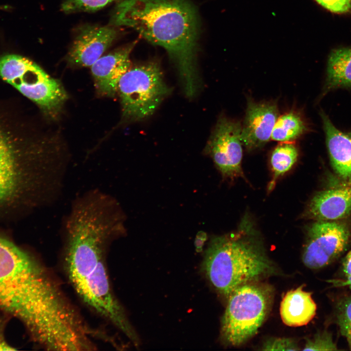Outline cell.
Here are the masks:
<instances>
[{"label": "cell", "mask_w": 351, "mask_h": 351, "mask_svg": "<svg viewBox=\"0 0 351 351\" xmlns=\"http://www.w3.org/2000/svg\"><path fill=\"white\" fill-rule=\"evenodd\" d=\"M206 239V234L204 232H200L197 235L195 240V246L198 252H199L202 250V247Z\"/></svg>", "instance_id": "484cf974"}, {"label": "cell", "mask_w": 351, "mask_h": 351, "mask_svg": "<svg viewBox=\"0 0 351 351\" xmlns=\"http://www.w3.org/2000/svg\"><path fill=\"white\" fill-rule=\"evenodd\" d=\"M278 117L276 102H256L249 98L241 125L242 145L249 151L264 146L271 139L272 131Z\"/></svg>", "instance_id": "8fae6325"}, {"label": "cell", "mask_w": 351, "mask_h": 351, "mask_svg": "<svg viewBox=\"0 0 351 351\" xmlns=\"http://www.w3.org/2000/svg\"><path fill=\"white\" fill-rule=\"evenodd\" d=\"M0 308L25 325L44 348L64 340L78 313L46 270L29 254L0 237Z\"/></svg>", "instance_id": "7a4b0ae2"}, {"label": "cell", "mask_w": 351, "mask_h": 351, "mask_svg": "<svg viewBox=\"0 0 351 351\" xmlns=\"http://www.w3.org/2000/svg\"><path fill=\"white\" fill-rule=\"evenodd\" d=\"M244 222L236 232L213 238L203 262L209 281L226 298L238 287L275 271L250 222Z\"/></svg>", "instance_id": "5b68a950"}, {"label": "cell", "mask_w": 351, "mask_h": 351, "mask_svg": "<svg viewBox=\"0 0 351 351\" xmlns=\"http://www.w3.org/2000/svg\"><path fill=\"white\" fill-rule=\"evenodd\" d=\"M328 10L336 13H344L351 10V0H315Z\"/></svg>", "instance_id": "cb8c5ba5"}, {"label": "cell", "mask_w": 351, "mask_h": 351, "mask_svg": "<svg viewBox=\"0 0 351 351\" xmlns=\"http://www.w3.org/2000/svg\"><path fill=\"white\" fill-rule=\"evenodd\" d=\"M15 144L0 129V208L25 197L35 205L54 203L67 168L63 147L51 138L26 151Z\"/></svg>", "instance_id": "277c9868"}, {"label": "cell", "mask_w": 351, "mask_h": 351, "mask_svg": "<svg viewBox=\"0 0 351 351\" xmlns=\"http://www.w3.org/2000/svg\"><path fill=\"white\" fill-rule=\"evenodd\" d=\"M337 320L341 333L346 337L351 347V297L344 300L339 306Z\"/></svg>", "instance_id": "44dd1931"}, {"label": "cell", "mask_w": 351, "mask_h": 351, "mask_svg": "<svg viewBox=\"0 0 351 351\" xmlns=\"http://www.w3.org/2000/svg\"><path fill=\"white\" fill-rule=\"evenodd\" d=\"M308 211L310 217L316 220H336L349 215L351 213V181L316 194Z\"/></svg>", "instance_id": "5bb4252c"}, {"label": "cell", "mask_w": 351, "mask_h": 351, "mask_svg": "<svg viewBox=\"0 0 351 351\" xmlns=\"http://www.w3.org/2000/svg\"><path fill=\"white\" fill-rule=\"evenodd\" d=\"M113 24L133 28L167 52L185 94L194 97L200 87L196 56L199 22L188 0H124L117 6Z\"/></svg>", "instance_id": "3957f363"}, {"label": "cell", "mask_w": 351, "mask_h": 351, "mask_svg": "<svg viewBox=\"0 0 351 351\" xmlns=\"http://www.w3.org/2000/svg\"><path fill=\"white\" fill-rule=\"evenodd\" d=\"M304 285L288 291L280 303V313L283 323L290 327L307 325L316 313V305L312 293L303 290Z\"/></svg>", "instance_id": "2e32d148"}, {"label": "cell", "mask_w": 351, "mask_h": 351, "mask_svg": "<svg viewBox=\"0 0 351 351\" xmlns=\"http://www.w3.org/2000/svg\"><path fill=\"white\" fill-rule=\"evenodd\" d=\"M307 129L305 122L299 114L288 112L278 117L271 139L281 142H292L304 134Z\"/></svg>", "instance_id": "ac0fdd59"}, {"label": "cell", "mask_w": 351, "mask_h": 351, "mask_svg": "<svg viewBox=\"0 0 351 351\" xmlns=\"http://www.w3.org/2000/svg\"><path fill=\"white\" fill-rule=\"evenodd\" d=\"M337 347L331 334L327 332H320L312 338L308 339L304 351H335Z\"/></svg>", "instance_id": "7402d4cb"}, {"label": "cell", "mask_w": 351, "mask_h": 351, "mask_svg": "<svg viewBox=\"0 0 351 351\" xmlns=\"http://www.w3.org/2000/svg\"><path fill=\"white\" fill-rule=\"evenodd\" d=\"M170 92L156 62L131 67L117 87L123 118L137 121L149 117Z\"/></svg>", "instance_id": "ba28073f"}, {"label": "cell", "mask_w": 351, "mask_h": 351, "mask_svg": "<svg viewBox=\"0 0 351 351\" xmlns=\"http://www.w3.org/2000/svg\"><path fill=\"white\" fill-rule=\"evenodd\" d=\"M298 156L297 149L290 142H282L274 149L271 157L274 176L269 187L270 190L273 187L275 180L292 168Z\"/></svg>", "instance_id": "d6986e66"}, {"label": "cell", "mask_w": 351, "mask_h": 351, "mask_svg": "<svg viewBox=\"0 0 351 351\" xmlns=\"http://www.w3.org/2000/svg\"><path fill=\"white\" fill-rule=\"evenodd\" d=\"M342 267L345 277L351 276V251L348 253L344 259Z\"/></svg>", "instance_id": "d4e9b609"}, {"label": "cell", "mask_w": 351, "mask_h": 351, "mask_svg": "<svg viewBox=\"0 0 351 351\" xmlns=\"http://www.w3.org/2000/svg\"><path fill=\"white\" fill-rule=\"evenodd\" d=\"M320 115L326 136L332 165L336 173L344 179H351V132L337 129L321 110Z\"/></svg>", "instance_id": "9a60e30c"}, {"label": "cell", "mask_w": 351, "mask_h": 351, "mask_svg": "<svg viewBox=\"0 0 351 351\" xmlns=\"http://www.w3.org/2000/svg\"><path fill=\"white\" fill-rule=\"evenodd\" d=\"M337 89H351V47L336 49L328 57L322 96Z\"/></svg>", "instance_id": "e0dca14e"}, {"label": "cell", "mask_w": 351, "mask_h": 351, "mask_svg": "<svg viewBox=\"0 0 351 351\" xmlns=\"http://www.w3.org/2000/svg\"><path fill=\"white\" fill-rule=\"evenodd\" d=\"M115 0H63L61 8L66 13L78 12H94Z\"/></svg>", "instance_id": "ffe728a7"}, {"label": "cell", "mask_w": 351, "mask_h": 351, "mask_svg": "<svg viewBox=\"0 0 351 351\" xmlns=\"http://www.w3.org/2000/svg\"><path fill=\"white\" fill-rule=\"evenodd\" d=\"M13 350H16V349L9 345L4 339L0 338V351Z\"/></svg>", "instance_id": "4316f807"}, {"label": "cell", "mask_w": 351, "mask_h": 351, "mask_svg": "<svg viewBox=\"0 0 351 351\" xmlns=\"http://www.w3.org/2000/svg\"><path fill=\"white\" fill-rule=\"evenodd\" d=\"M134 46L132 44L101 56L91 66L96 87L101 95L113 97L117 94L121 78L131 67L129 57Z\"/></svg>", "instance_id": "4fadbf2b"}, {"label": "cell", "mask_w": 351, "mask_h": 351, "mask_svg": "<svg viewBox=\"0 0 351 351\" xmlns=\"http://www.w3.org/2000/svg\"><path fill=\"white\" fill-rule=\"evenodd\" d=\"M125 218L117 200L108 195L88 192L78 196L63 219V261L82 301L136 343L138 335L112 291L105 262L109 245L125 234Z\"/></svg>", "instance_id": "6da1fadb"}, {"label": "cell", "mask_w": 351, "mask_h": 351, "mask_svg": "<svg viewBox=\"0 0 351 351\" xmlns=\"http://www.w3.org/2000/svg\"><path fill=\"white\" fill-rule=\"evenodd\" d=\"M264 351H298L296 342L288 338H274L266 341L262 346Z\"/></svg>", "instance_id": "603a6c76"}, {"label": "cell", "mask_w": 351, "mask_h": 351, "mask_svg": "<svg viewBox=\"0 0 351 351\" xmlns=\"http://www.w3.org/2000/svg\"><path fill=\"white\" fill-rule=\"evenodd\" d=\"M273 289L256 281L244 284L228 297L221 323V336L227 344L241 345L258 332L272 304Z\"/></svg>", "instance_id": "8992f818"}, {"label": "cell", "mask_w": 351, "mask_h": 351, "mask_svg": "<svg viewBox=\"0 0 351 351\" xmlns=\"http://www.w3.org/2000/svg\"><path fill=\"white\" fill-rule=\"evenodd\" d=\"M117 36V30L111 26L83 27L69 51V62L77 66L91 67L110 47Z\"/></svg>", "instance_id": "7c38bea8"}, {"label": "cell", "mask_w": 351, "mask_h": 351, "mask_svg": "<svg viewBox=\"0 0 351 351\" xmlns=\"http://www.w3.org/2000/svg\"><path fill=\"white\" fill-rule=\"evenodd\" d=\"M0 77L37 104L51 118L58 117L67 98L58 80L21 56L9 54L0 57Z\"/></svg>", "instance_id": "52a82bcc"}, {"label": "cell", "mask_w": 351, "mask_h": 351, "mask_svg": "<svg viewBox=\"0 0 351 351\" xmlns=\"http://www.w3.org/2000/svg\"><path fill=\"white\" fill-rule=\"evenodd\" d=\"M351 237L347 225L335 220H317L309 228L302 254L304 265L323 268L346 250Z\"/></svg>", "instance_id": "9c48e42d"}, {"label": "cell", "mask_w": 351, "mask_h": 351, "mask_svg": "<svg viewBox=\"0 0 351 351\" xmlns=\"http://www.w3.org/2000/svg\"><path fill=\"white\" fill-rule=\"evenodd\" d=\"M241 124L224 116L220 117L207 143L205 151L224 176H242Z\"/></svg>", "instance_id": "30bf717a"}]
</instances>
